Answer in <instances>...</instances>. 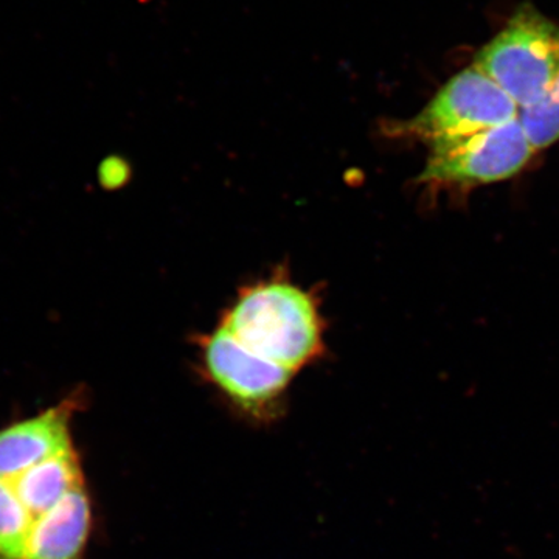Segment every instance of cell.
<instances>
[{
  "instance_id": "8",
  "label": "cell",
  "mask_w": 559,
  "mask_h": 559,
  "mask_svg": "<svg viewBox=\"0 0 559 559\" xmlns=\"http://www.w3.org/2000/svg\"><path fill=\"white\" fill-rule=\"evenodd\" d=\"M10 484L35 520L58 506L73 489L83 487L76 452L70 450L43 460Z\"/></svg>"
},
{
  "instance_id": "6",
  "label": "cell",
  "mask_w": 559,
  "mask_h": 559,
  "mask_svg": "<svg viewBox=\"0 0 559 559\" xmlns=\"http://www.w3.org/2000/svg\"><path fill=\"white\" fill-rule=\"evenodd\" d=\"M83 396L70 393L35 417L0 429V479L13 480L43 460L73 450L70 421Z\"/></svg>"
},
{
  "instance_id": "1",
  "label": "cell",
  "mask_w": 559,
  "mask_h": 559,
  "mask_svg": "<svg viewBox=\"0 0 559 559\" xmlns=\"http://www.w3.org/2000/svg\"><path fill=\"white\" fill-rule=\"evenodd\" d=\"M224 330L260 358L296 373L319 358L322 319L311 294L288 282L260 283L224 316Z\"/></svg>"
},
{
  "instance_id": "4",
  "label": "cell",
  "mask_w": 559,
  "mask_h": 559,
  "mask_svg": "<svg viewBox=\"0 0 559 559\" xmlns=\"http://www.w3.org/2000/svg\"><path fill=\"white\" fill-rule=\"evenodd\" d=\"M535 153L518 117L500 127L430 146L419 182L436 186L500 182L516 176Z\"/></svg>"
},
{
  "instance_id": "3",
  "label": "cell",
  "mask_w": 559,
  "mask_h": 559,
  "mask_svg": "<svg viewBox=\"0 0 559 559\" xmlns=\"http://www.w3.org/2000/svg\"><path fill=\"white\" fill-rule=\"evenodd\" d=\"M518 117L516 103L473 64L452 76L414 119L400 124V130L432 146L500 127Z\"/></svg>"
},
{
  "instance_id": "10",
  "label": "cell",
  "mask_w": 559,
  "mask_h": 559,
  "mask_svg": "<svg viewBox=\"0 0 559 559\" xmlns=\"http://www.w3.org/2000/svg\"><path fill=\"white\" fill-rule=\"evenodd\" d=\"M520 121L533 150H546L558 142L559 76L538 102L520 110Z\"/></svg>"
},
{
  "instance_id": "2",
  "label": "cell",
  "mask_w": 559,
  "mask_h": 559,
  "mask_svg": "<svg viewBox=\"0 0 559 559\" xmlns=\"http://www.w3.org/2000/svg\"><path fill=\"white\" fill-rule=\"evenodd\" d=\"M474 66L520 110L527 108L559 76V25L532 5L521 7L506 28L477 51Z\"/></svg>"
},
{
  "instance_id": "7",
  "label": "cell",
  "mask_w": 559,
  "mask_h": 559,
  "mask_svg": "<svg viewBox=\"0 0 559 559\" xmlns=\"http://www.w3.org/2000/svg\"><path fill=\"white\" fill-rule=\"evenodd\" d=\"M90 528V498L80 487L33 520L24 559H81Z\"/></svg>"
},
{
  "instance_id": "9",
  "label": "cell",
  "mask_w": 559,
  "mask_h": 559,
  "mask_svg": "<svg viewBox=\"0 0 559 559\" xmlns=\"http://www.w3.org/2000/svg\"><path fill=\"white\" fill-rule=\"evenodd\" d=\"M32 522L10 481L0 479V559H24Z\"/></svg>"
},
{
  "instance_id": "5",
  "label": "cell",
  "mask_w": 559,
  "mask_h": 559,
  "mask_svg": "<svg viewBox=\"0 0 559 559\" xmlns=\"http://www.w3.org/2000/svg\"><path fill=\"white\" fill-rule=\"evenodd\" d=\"M202 359L212 381L246 411L263 412L289 384V370L260 358L219 326L205 337Z\"/></svg>"
}]
</instances>
